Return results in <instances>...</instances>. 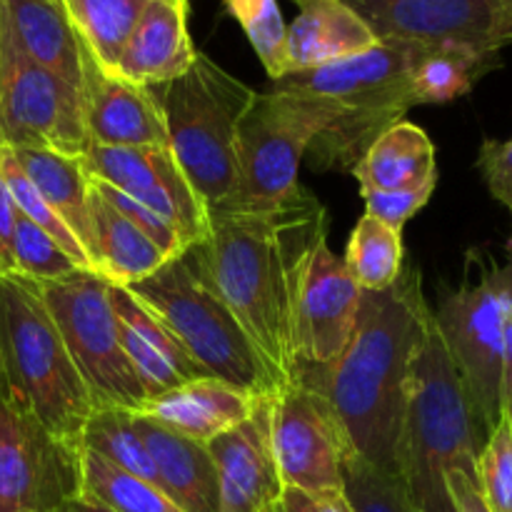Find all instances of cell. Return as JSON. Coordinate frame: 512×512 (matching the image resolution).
I'll list each match as a JSON object with an SVG mask.
<instances>
[{"label":"cell","mask_w":512,"mask_h":512,"mask_svg":"<svg viewBox=\"0 0 512 512\" xmlns=\"http://www.w3.org/2000/svg\"><path fill=\"white\" fill-rule=\"evenodd\" d=\"M80 160L90 178L113 185L115 190L130 195L140 205L168 220L183 235L188 248L205 240L208 208L190 188L168 145H150V148L90 145V150Z\"/></svg>","instance_id":"cell-14"},{"label":"cell","mask_w":512,"mask_h":512,"mask_svg":"<svg viewBox=\"0 0 512 512\" xmlns=\"http://www.w3.org/2000/svg\"><path fill=\"white\" fill-rule=\"evenodd\" d=\"M273 393L260 395L245 423L208 443L220 490V512H265L280 503L285 485L270 438Z\"/></svg>","instance_id":"cell-17"},{"label":"cell","mask_w":512,"mask_h":512,"mask_svg":"<svg viewBox=\"0 0 512 512\" xmlns=\"http://www.w3.org/2000/svg\"><path fill=\"white\" fill-rule=\"evenodd\" d=\"M485 438L463 378L430 318L405 380L398 443V475L420 512H453L445 475L453 468L478 473Z\"/></svg>","instance_id":"cell-3"},{"label":"cell","mask_w":512,"mask_h":512,"mask_svg":"<svg viewBox=\"0 0 512 512\" xmlns=\"http://www.w3.org/2000/svg\"><path fill=\"white\" fill-rule=\"evenodd\" d=\"M343 260L363 293L388 290L403 273V230L363 215L350 235Z\"/></svg>","instance_id":"cell-29"},{"label":"cell","mask_w":512,"mask_h":512,"mask_svg":"<svg viewBox=\"0 0 512 512\" xmlns=\"http://www.w3.org/2000/svg\"><path fill=\"white\" fill-rule=\"evenodd\" d=\"M255 395L235 388L218 378H195L168 393L150 398L140 415L208 445L218 435L238 428L250 418L255 408Z\"/></svg>","instance_id":"cell-21"},{"label":"cell","mask_w":512,"mask_h":512,"mask_svg":"<svg viewBox=\"0 0 512 512\" xmlns=\"http://www.w3.org/2000/svg\"><path fill=\"white\" fill-rule=\"evenodd\" d=\"M10 150L35 190L60 215V220L88 253L93 243V220H90V175L85 173L83 160L43 148Z\"/></svg>","instance_id":"cell-27"},{"label":"cell","mask_w":512,"mask_h":512,"mask_svg":"<svg viewBox=\"0 0 512 512\" xmlns=\"http://www.w3.org/2000/svg\"><path fill=\"white\" fill-rule=\"evenodd\" d=\"M95 63L115 73L120 53L148 0H60Z\"/></svg>","instance_id":"cell-28"},{"label":"cell","mask_w":512,"mask_h":512,"mask_svg":"<svg viewBox=\"0 0 512 512\" xmlns=\"http://www.w3.org/2000/svg\"><path fill=\"white\" fill-rule=\"evenodd\" d=\"M0 395L73 445L95 410L63 335L18 275H0Z\"/></svg>","instance_id":"cell-5"},{"label":"cell","mask_w":512,"mask_h":512,"mask_svg":"<svg viewBox=\"0 0 512 512\" xmlns=\"http://www.w3.org/2000/svg\"><path fill=\"white\" fill-rule=\"evenodd\" d=\"M353 175L360 190H403L438 183L433 140L420 125L400 120L370 145Z\"/></svg>","instance_id":"cell-26"},{"label":"cell","mask_w":512,"mask_h":512,"mask_svg":"<svg viewBox=\"0 0 512 512\" xmlns=\"http://www.w3.org/2000/svg\"><path fill=\"white\" fill-rule=\"evenodd\" d=\"M433 318L415 265L395 285L363 293L355 330L338 360L303 365L295 380L328 398L350 448L385 473L398 475V443L410 363Z\"/></svg>","instance_id":"cell-2"},{"label":"cell","mask_w":512,"mask_h":512,"mask_svg":"<svg viewBox=\"0 0 512 512\" xmlns=\"http://www.w3.org/2000/svg\"><path fill=\"white\" fill-rule=\"evenodd\" d=\"M110 305H113L115 320H118L123 353L138 383L143 385L148 400L158 398L188 380L213 378L185 353L175 335L128 290L120 285H110Z\"/></svg>","instance_id":"cell-19"},{"label":"cell","mask_w":512,"mask_h":512,"mask_svg":"<svg viewBox=\"0 0 512 512\" xmlns=\"http://www.w3.org/2000/svg\"><path fill=\"white\" fill-rule=\"evenodd\" d=\"M445 488H448L453 512H490L483 490H480L478 473H473V470L453 468L445 475Z\"/></svg>","instance_id":"cell-41"},{"label":"cell","mask_w":512,"mask_h":512,"mask_svg":"<svg viewBox=\"0 0 512 512\" xmlns=\"http://www.w3.org/2000/svg\"><path fill=\"white\" fill-rule=\"evenodd\" d=\"M505 208H508V210H510V213H512V200H510V203H508V205H505Z\"/></svg>","instance_id":"cell-47"},{"label":"cell","mask_w":512,"mask_h":512,"mask_svg":"<svg viewBox=\"0 0 512 512\" xmlns=\"http://www.w3.org/2000/svg\"><path fill=\"white\" fill-rule=\"evenodd\" d=\"M493 45L498 50L512 45V0H495Z\"/></svg>","instance_id":"cell-42"},{"label":"cell","mask_w":512,"mask_h":512,"mask_svg":"<svg viewBox=\"0 0 512 512\" xmlns=\"http://www.w3.org/2000/svg\"><path fill=\"white\" fill-rule=\"evenodd\" d=\"M478 170L490 195L508 205L512 200V138L485 140L478 153Z\"/></svg>","instance_id":"cell-39"},{"label":"cell","mask_w":512,"mask_h":512,"mask_svg":"<svg viewBox=\"0 0 512 512\" xmlns=\"http://www.w3.org/2000/svg\"><path fill=\"white\" fill-rule=\"evenodd\" d=\"M0 75H3V8H0Z\"/></svg>","instance_id":"cell-45"},{"label":"cell","mask_w":512,"mask_h":512,"mask_svg":"<svg viewBox=\"0 0 512 512\" xmlns=\"http://www.w3.org/2000/svg\"><path fill=\"white\" fill-rule=\"evenodd\" d=\"M323 203L300 185L268 210L208 208L198 243L210 283L245 330L275 388L295 383L293 303L300 270L315 243L328 238Z\"/></svg>","instance_id":"cell-1"},{"label":"cell","mask_w":512,"mask_h":512,"mask_svg":"<svg viewBox=\"0 0 512 512\" xmlns=\"http://www.w3.org/2000/svg\"><path fill=\"white\" fill-rule=\"evenodd\" d=\"M343 490L355 512H420L400 475L385 473L355 453L343 460Z\"/></svg>","instance_id":"cell-34"},{"label":"cell","mask_w":512,"mask_h":512,"mask_svg":"<svg viewBox=\"0 0 512 512\" xmlns=\"http://www.w3.org/2000/svg\"><path fill=\"white\" fill-rule=\"evenodd\" d=\"M83 98L90 143L103 148L168 145L163 110L153 90L105 73L83 45Z\"/></svg>","instance_id":"cell-18"},{"label":"cell","mask_w":512,"mask_h":512,"mask_svg":"<svg viewBox=\"0 0 512 512\" xmlns=\"http://www.w3.org/2000/svg\"><path fill=\"white\" fill-rule=\"evenodd\" d=\"M340 113L338 103L320 95L275 88L255 93L235 133L238 175L223 208L268 210L288 200L300 188L308 148Z\"/></svg>","instance_id":"cell-8"},{"label":"cell","mask_w":512,"mask_h":512,"mask_svg":"<svg viewBox=\"0 0 512 512\" xmlns=\"http://www.w3.org/2000/svg\"><path fill=\"white\" fill-rule=\"evenodd\" d=\"M478 483L490 512H512V435L505 418L490 430L480 450Z\"/></svg>","instance_id":"cell-36"},{"label":"cell","mask_w":512,"mask_h":512,"mask_svg":"<svg viewBox=\"0 0 512 512\" xmlns=\"http://www.w3.org/2000/svg\"><path fill=\"white\" fill-rule=\"evenodd\" d=\"M225 10L240 23L270 80L288 75V25L275 0H223Z\"/></svg>","instance_id":"cell-33"},{"label":"cell","mask_w":512,"mask_h":512,"mask_svg":"<svg viewBox=\"0 0 512 512\" xmlns=\"http://www.w3.org/2000/svg\"><path fill=\"white\" fill-rule=\"evenodd\" d=\"M80 493L113 512H183L158 485L115 468L85 448L80 453Z\"/></svg>","instance_id":"cell-30"},{"label":"cell","mask_w":512,"mask_h":512,"mask_svg":"<svg viewBox=\"0 0 512 512\" xmlns=\"http://www.w3.org/2000/svg\"><path fill=\"white\" fill-rule=\"evenodd\" d=\"M80 453L0 395V512H55L80 495Z\"/></svg>","instance_id":"cell-12"},{"label":"cell","mask_w":512,"mask_h":512,"mask_svg":"<svg viewBox=\"0 0 512 512\" xmlns=\"http://www.w3.org/2000/svg\"><path fill=\"white\" fill-rule=\"evenodd\" d=\"M0 8L20 53L83 90V43L60 0H0Z\"/></svg>","instance_id":"cell-24"},{"label":"cell","mask_w":512,"mask_h":512,"mask_svg":"<svg viewBox=\"0 0 512 512\" xmlns=\"http://www.w3.org/2000/svg\"><path fill=\"white\" fill-rule=\"evenodd\" d=\"M0 170H3L5 185H8L10 198H13V203H15V210H18L23 218H28L33 225H38L43 233H48L50 238H53L55 243H58L60 248L70 255V260H73L80 270H85V273H93L88 253L83 250V245H80L78 238L70 233L68 225L60 220V215L55 213L48 203H45L43 195L35 190V185L30 183L28 175L23 173V168H20V163L15 160L13 150L10 148H0Z\"/></svg>","instance_id":"cell-32"},{"label":"cell","mask_w":512,"mask_h":512,"mask_svg":"<svg viewBox=\"0 0 512 512\" xmlns=\"http://www.w3.org/2000/svg\"><path fill=\"white\" fill-rule=\"evenodd\" d=\"M363 290L350 275L343 255L328 238L315 243L300 270L293 303V348L298 368L338 360L355 330Z\"/></svg>","instance_id":"cell-15"},{"label":"cell","mask_w":512,"mask_h":512,"mask_svg":"<svg viewBox=\"0 0 512 512\" xmlns=\"http://www.w3.org/2000/svg\"><path fill=\"white\" fill-rule=\"evenodd\" d=\"M30 285L63 335L95 410L120 408L140 413L148 395L120 345L118 320L110 305V283L100 275L78 270L68 278Z\"/></svg>","instance_id":"cell-10"},{"label":"cell","mask_w":512,"mask_h":512,"mask_svg":"<svg viewBox=\"0 0 512 512\" xmlns=\"http://www.w3.org/2000/svg\"><path fill=\"white\" fill-rule=\"evenodd\" d=\"M10 253H13V275L30 283H50L80 270L48 233H43L20 213L15 215Z\"/></svg>","instance_id":"cell-35"},{"label":"cell","mask_w":512,"mask_h":512,"mask_svg":"<svg viewBox=\"0 0 512 512\" xmlns=\"http://www.w3.org/2000/svg\"><path fill=\"white\" fill-rule=\"evenodd\" d=\"M55 512H113L110 508H105L103 503H98V500L88 498V495H75L73 500H68L65 505H60Z\"/></svg>","instance_id":"cell-43"},{"label":"cell","mask_w":512,"mask_h":512,"mask_svg":"<svg viewBox=\"0 0 512 512\" xmlns=\"http://www.w3.org/2000/svg\"><path fill=\"white\" fill-rule=\"evenodd\" d=\"M80 445L108 460L115 468L158 485L155 465L150 460V453L145 448L143 438H140L138 428H135V413H130V410H93V415L85 423L83 435H80Z\"/></svg>","instance_id":"cell-31"},{"label":"cell","mask_w":512,"mask_h":512,"mask_svg":"<svg viewBox=\"0 0 512 512\" xmlns=\"http://www.w3.org/2000/svg\"><path fill=\"white\" fill-rule=\"evenodd\" d=\"M265 512H283V510H280V503H278V505H273V508H268Z\"/></svg>","instance_id":"cell-46"},{"label":"cell","mask_w":512,"mask_h":512,"mask_svg":"<svg viewBox=\"0 0 512 512\" xmlns=\"http://www.w3.org/2000/svg\"><path fill=\"white\" fill-rule=\"evenodd\" d=\"M135 428L148 448L158 488L183 512H220V490L208 445L195 443L145 415L135 413Z\"/></svg>","instance_id":"cell-22"},{"label":"cell","mask_w":512,"mask_h":512,"mask_svg":"<svg viewBox=\"0 0 512 512\" xmlns=\"http://www.w3.org/2000/svg\"><path fill=\"white\" fill-rule=\"evenodd\" d=\"M280 510L283 512H355L345 490H308L285 488L280 495Z\"/></svg>","instance_id":"cell-40"},{"label":"cell","mask_w":512,"mask_h":512,"mask_svg":"<svg viewBox=\"0 0 512 512\" xmlns=\"http://www.w3.org/2000/svg\"><path fill=\"white\" fill-rule=\"evenodd\" d=\"M435 328L463 378L485 435L503 418V380L512 328V260L440 298Z\"/></svg>","instance_id":"cell-9"},{"label":"cell","mask_w":512,"mask_h":512,"mask_svg":"<svg viewBox=\"0 0 512 512\" xmlns=\"http://www.w3.org/2000/svg\"><path fill=\"white\" fill-rule=\"evenodd\" d=\"M270 438L285 488L343 490V460L353 448L323 393L300 380L275 390Z\"/></svg>","instance_id":"cell-13"},{"label":"cell","mask_w":512,"mask_h":512,"mask_svg":"<svg viewBox=\"0 0 512 512\" xmlns=\"http://www.w3.org/2000/svg\"><path fill=\"white\" fill-rule=\"evenodd\" d=\"M433 190L435 183H425L403 190H360V195L365 200V215H373L380 223L403 230V225L428 205Z\"/></svg>","instance_id":"cell-38"},{"label":"cell","mask_w":512,"mask_h":512,"mask_svg":"<svg viewBox=\"0 0 512 512\" xmlns=\"http://www.w3.org/2000/svg\"><path fill=\"white\" fill-rule=\"evenodd\" d=\"M90 220H93V243L88 250L90 268L105 283L128 288L168 263L163 250L145 238L143 230L135 228L108 200L100 198L93 185H90Z\"/></svg>","instance_id":"cell-25"},{"label":"cell","mask_w":512,"mask_h":512,"mask_svg":"<svg viewBox=\"0 0 512 512\" xmlns=\"http://www.w3.org/2000/svg\"><path fill=\"white\" fill-rule=\"evenodd\" d=\"M378 40L465 45L500 53L493 45L495 0H345Z\"/></svg>","instance_id":"cell-16"},{"label":"cell","mask_w":512,"mask_h":512,"mask_svg":"<svg viewBox=\"0 0 512 512\" xmlns=\"http://www.w3.org/2000/svg\"><path fill=\"white\" fill-rule=\"evenodd\" d=\"M125 290L175 335L208 375L255 398L278 390L255 345L210 283L195 245Z\"/></svg>","instance_id":"cell-6"},{"label":"cell","mask_w":512,"mask_h":512,"mask_svg":"<svg viewBox=\"0 0 512 512\" xmlns=\"http://www.w3.org/2000/svg\"><path fill=\"white\" fill-rule=\"evenodd\" d=\"M503 418L508 420V428L512 435V363L505 368V380H503Z\"/></svg>","instance_id":"cell-44"},{"label":"cell","mask_w":512,"mask_h":512,"mask_svg":"<svg viewBox=\"0 0 512 512\" xmlns=\"http://www.w3.org/2000/svg\"><path fill=\"white\" fill-rule=\"evenodd\" d=\"M90 185H93L95 193H98L100 198L108 200V203L113 205L115 210H120V213H123L125 218H128L130 223L135 225V228L143 230L145 238L153 240V243L158 245L160 250H163V255L168 260L178 258V255H183L185 250H188V245H185L183 235H180L178 230H175L173 225L168 223V220L160 218L158 213H153V210H150V208L140 205L138 200H133V198H130V195L120 193V190H115L113 185L103 183V180L90 178Z\"/></svg>","instance_id":"cell-37"},{"label":"cell","mask_w":512,"mask_h":512,"mask_svg":"<svg viewBox=\"0 0 512 512\" xmlns=\"http://www.w3.org/2000/svg\"><path fill=\"white\" fill-rule=\"evenodd\" d=\"M198 50L188 33V0H148L140 13L115 75L140 85L170 83L193 65Z\"/></svg>","instance_id":"cell-20"},{"label":"cell","mask_w":512,"mask_h":512,"mask_svg":"<svg viewBox=\"0 0 512 512\" xmlns=\"http://www.w3.org/2000/svg\"><path fill=\"white\" fill-rule=\"evenodd\" d=\"M150 90L163 110L170 153L190 188L205 208L223 205L238 175L235 133L255 90L203 53L180 78Z\"/></svg>","instance_id":"cell-7"},{"label":"cell","mask_w":512,"mask_h":512,"mask_svg":"<svg viewBox=\"0 0 512 512\" xmlns=\"http://www.w3.org/2000/svg\"><path fill=\"white\" fill-rule=\"evenodd\" d=\"M298 18L288 25V75L323 68L378 45L373 30L345 0H295Z\"/></svg>","instance_id":"cell-23"},{"label":"cell","mask_w":512,"mask_h":512,"mask_svg":"<svg viewBox=\"0 0 512 512\" xmlns=\"http://www.w3.org/2000/svg\"><path fill=\"white\" fill-rule=\"evenodd\" d=\"M90 145L83 90L20 53L3 25L0 148H43L83 158Z\"/></svg>","instance_id":"cell-11"},{"label":"cell","mask_w":512,"mask_h":512,"mask_svg":"<svg viewBox=\"0 0 512 512\" xmlns=\"http://www.w3.org/2000/svg\"><path fill=\"white\" fill-rule=\"evenodd\" d=\"M425 48L408 40H378L365 53L273 80L275 90L320 95L343 110L308 148L310 168L353 173L370 145L405 120L418 105L415 68Z\"/></svg>","instance_id":"cell-4"}]
</instances>
